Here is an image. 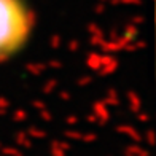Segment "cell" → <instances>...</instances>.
<instances>
[{"instance_id": "6da1fadb", "label": "cell", "mask_w": 156, "mask_h": 156, "mask_svg": "<svg viewBox=\"0 0 156 156\" xmlns=\"http://www.w3.org/2000/svg\"><path fill=\"white\" fill-rule=\"evenodd\" d=\"M34 27L35 15L27 0H0V61L24 49Z\"/></svg>"}]
</instances>
